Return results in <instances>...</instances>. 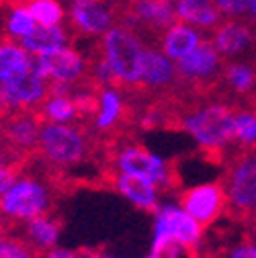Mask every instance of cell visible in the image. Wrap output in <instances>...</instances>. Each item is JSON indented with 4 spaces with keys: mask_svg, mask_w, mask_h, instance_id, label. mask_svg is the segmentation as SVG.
<instances>
[{
    "mask_svg": "<svg viewBox=\"0 0 256 258\" xmlns=\"http://www.w3.org/2000/svg\"><path fill=\"white\" fill-rule=\"evenodd\" d=\"M234 109L221 103L205 105L180 119V127L199 148L215 158L234 142Z\"/></svg>",
    "mask_w": 256,
    "mask_h": 258,
    "instance_id": "obj_1",
    "label": "cell"
},
{
    "mask_svg": "<svg viewBox=\"0 0 256 258\" xmlns=\"http://www.w3.org/2000/svg\"><path fill=\"white\" fill-rule=\"evenodd\" d=\"M35 154L55 168H72L90 154V138L86 129L76 125L43 123Z\"/></svg>",
    "mask_w": 256,
    "mask_h": 258,
    "instance_id": "obj_2",
    "label": "cell"
},
{
    "mask_svg": "<svg viewBox=\"0 0 256 258\" xmlns=\"http://www.w3.org/2000/svg\"><path fill=\"white\" fill-rule=\"evenodd\" d=\"M101 53L109 61L111 70L115 72L119 86L132 84L136 86L140 82V70H142V53L144 47L140 39L125 27H111L103 33V39L99 43Z\"/></svg>",
    "mask_w": 256,
    "mask_h": 258,
    "instance_id": "obj_3",
    "label": "cell"
},
{
    "mask_svg": "<svg viewBox=\"0 0 256 258\" xmlns=\"http://www.w3.org/2000/svg\"><path fill=\"white\" fill-rule=\"evenodd\" d=\"M51 197L49 188L37 178H17L3 195H0V219L27 221L37 215L49 213Z\"/></svg>",
    "mask_w": 256,
    "mask_h": 258,
    "instance_id": "obj_4",
    "label": "cell"
},
{
    "mask_svg": "<svg viewBox=\"0 0 256 258\" xmlns=\"http://www.w3.org/2000/svg\"><path fill=\"white\" fill-rule=\"evenodd\" d=\"M228 207L240 219H248L256 209V152L244 150L228 172Z\"/></svg>",
    "mask_w": 256,
    "mask_h": 258,
    "instance_id": "obj_5",
    "label": "cell"
},
{
    "mask_svg": "<svg viewBox=\"0 0 256 258\" xmlns=\"http://www.w3.org/2000/svg\"><path fill=\"white\" fill-rule=\"evenodd\" d=\"M156 223H154V242L152 246L164 244V242H176L188 248H197L203 236V225L188 215L180 205H158Z\"/></svg>",
    "mask_w": 256,
    "mask_h": 258,
    "instance_id": "obj_6",
    "label": "cell"
},
{
    "mask_svg": "<svg viewBox=\"0 0 256 258\" xmlns=\"http://www.w3.org/2000/svg\"><path fill=\"white\" fill-rule=\"evenodd\" d=\"M43 117L39 109H19L0 117V138H3L17 154L31 158L37 150L39 134L43 127Z\"/></svg>",
    "mask_w": 256,
    "mask_h": 258,
    "instance_id": "obj_7",
    "label": "cell"
},
{
    "mask_svg": "<svg viewBox=\"0 0 256 258\" xmlns=\"http://www.w3.org/2000/svg\"><path fill=\"white\" fill-rule=\"evenodd\" d=\"M113 164H115L117 172L150 178L158 186L160 184L170 186V182H172L166 160L140 144H130V146H123L121 150H117L113 156Z\"/></svg>",
    "mask_w": 256,
    "mask_h": 258,
    "instance_id": "obj_8",
    "label": "cell"
},
{
    "mask_svg": "<svg viewBox=\"0 0 256 258\" xmlns=\"http://www.w3.org/2000/svg\"><path fill=\"white\" fill-rule=\"evenodd\" d=\"M47 90H49V82L43 80L33 68L11 80L0 82V103H3L5 115L19 109L39 107L47 99Z\"/></svg>",
    "mask_w": 256,
    "mask_h": 258,
    "instance_id": "obj_9",
    "label": "cell"
},
{
    "mask_svg": "<svg viewBox=\"0 0 256 258\" xmlns=\"http://www.w3.org/2000/svg\"><path fill=\"white\" fill-rule=\"evenodd\" d=\"M31 68L47 82L76 84L82 80L86 72V61L74 47L61 45L53 51L39 53L37 57H33V66Z\"/></svg>",
    "mask_w": 256,
    "mask_h": 258,
    "instance_id": "obj_10",
    "label": "cell"
},
{
    "mask_svg": "<svg viewBox=\"0 0 256 258\" xmlns=\"http://www.w3.org/2000/svg\"><path fill=\"white\" fill-rule=\"evenodd\" d=\"M121 17L127 25L144 31H154L162 39L164 31L178 19L170 0H125Z\"/></svg>",
    "mask_w": 256,
    "mask_h": 258,
    "instance_id": "obj_11",
    "label": "cell"
},
{
    "mask_svg": "<svg viewBox=\"0 0 256 258\" xmlns=\"http://www.w3.org/2000/svg\"><path fill=\"white\" fill-rule=\"evenodd\" d=\"M180 207L193 215L203 228L211 225L228 207V195L223 182H205L180 195Z\"/></svg>",
    "mask_w": 256,
    "mask_h": 258,
    "instance_id": "obj_12",
    "label": "cell"
},
{
    "mask_svg": "<svg viewBox=\"0 0 256 258\" xmlns=\"http://www.w3.org/2000/svg\"><path fill=\"white\" fill-rule=\"evenodd\" d=\"M125 0H101V3H82L74 5L70 11V25L84 35H103L109 31L123 13Z\"/></svg>",
    "mask_w": 256,
    "mask_h": 258,
    "instance_id": "obj_13",
    "label": "cell"
},
{
    "mask_svg": "<svg viewBox=\"0 0 256 258\" xmlns=\"http://www.w3.org/2000/svg\"><path fill=\"white\" fill-rule=\"evenodd\" d=\"M221 68V55L211 45V41H201L193 51H188L184 57L178 59L176 74L193 84L195 88H205L209 80H215L217 72Z\"/></svg>",
    "mask_w": 256,
    "mask_h": 258,
    "instance_id": "obj_14",
    "label": "cell"
},
{
    "mask_svg": "<svg viewBox=\"0 0 256 258\" xmlns=\"http://www.w3.org/2000/svg\"><path fill=\"white\" fill-rule=\"evenodd\" d=\"M113 186L117 192L132 201L136 207L144 209V211H156L160 201H158V184L150 178L144 176H136V174H125V172H117L113 174Z\"/></svg>",
    "mask_w": 256,
    "mask_h": 258,
    "instance_id": "obj_15",
    "label": "cell"
},
{
    "mask_svg": "<svg viewBox=\"0 0 256 258\" xmlns=\"http://www.w3.org/2000/svg\"><path fill=\"white\" fill-rule=\"evenodd\" d=\"M254 31L248 23L240 21H226L217 23V29L211 37V45L217 49L219 55H238L246 51L254 43Z\"/></svg>",
    "mask_w": 256,
    "mask_h": 258,
    "instance_id": "obj_16",
    "label": "cell"
},
{
    "mask_svg": "<svg viewBox=\"0 0 256 258\" xmlns=\"http://www.w3.org/2000/svg\"><path fill=\"white\" fill-rule=\"evenodd\" d=\"M176 80V68L170 61L168 55L154 51V49H144L142 53V70H140V82L144 88H166Z\"/></svg>",
    "mask_w": 256,
    "mask_h": 258,
    "instance_id": "obj_17",
    "label": "cell"
},
{
    "mask_svg": "<svg viewBox=\"0 0 256 258\" xmlns=\"http://www.w3.org/2000/svg\"><path fill=\"white\" fill-rule=\"evenodd\" d=\"M160 43H162L164 55H168L170 59H180V57H184L188 51H193L201 43V35L197 33L195 29H190L186 23H176L174 21L164 31Z\"/></svg>",
    "mask_w": 256,
    "mask_h": 258,
    "instance_id": "obj_18",
    "label": "cell"
},
{
    "mask_svg": "<svg viewBox=\"0 0 256 258\" xmlns=\"http://www.w3.org/2000/svg\"><path fill=\"white\" fill-rule=\"evenodd\" d=\"M33 66V55L11 37L0 43V82L25 74Z\"/></svg>",
    "mask_w": 256,
    "mask_h": 258,
    "instance_id": "obj_19",
    "label": "cell"
},
{
    "mask_svg": "<svg viewBox=\"0 0 256 258\" xmlns=\"http://www.w3.org/2000/svg\"><path fill=\"white\" fill-rule=\"evenodd\" d=\"M66 31H63L59 25H37L33 27V31L31 33H27L25 37H21V45L29 51V53H47V51H53L61 45H66Z\"/></svg>",
    "mask_w": 256,
    "mask_h": 258,
    "instance_id": "obj_20",
    "label": "cell"
},
{
    "mask_svg": "<svg viewBox=\"0 0 256 258\" xmlns=\"http://www.w3.org/2000/svg\"><path fill=\"white\" fill-rule=\"evenodd\" d=\"M25 234H27V242L37 248L39 252H45L49 248H53L59 240L61 234V225L51 217V215H37L33 219L25 221Z\"/></svg>",
    "mask_w": 256,
    "mask_h": 258,
    "instance_id": "obj_21",
    "label": "cell"
},
{
    "mask_svg": "<svg viewBox=\"0 0 256 258\" xmlns=\"http://www.w3.org/2000/svg\"><path fill=\"white\" fill-rule=\"evenodd\" d=\"M123 115H125V107L121 94L115 90V86H103L99 90V109L97 115H94V127L99 132H109L115 125H119Z\"/></svg>",
    "mask_w": 256,
    "mask_h": 258,
    "instance_id": "obj_22",
    "label": "cell"
},
{
    "mask_svg": "<svg viewBox=\"0 0 256 258\" xmlns=\"http://www.w3.org/2000/svg\"><path fill=\"white\" fill-rule=\"evenodd\" d=\"M176 17L186 25L215 27L221 19V13L213 5V0H178Z\"/></svg>",
    "mask_w": 256,
    "mask_h": 258,
    "instance_id": "obj_23",
    "label": "cell"
},
{
    "mask_svg": "<svg viewBox=\"0 0 256 258\" xmlns=\"http://www.w3.org/2000/svg\"><path fill=\"white\" fill-rule=\"evenodd\" d=\"M0 7L7 11V35L13 39H21L27 33L33 31V27L37 25L35 19L31 17L25 0H0Z\"/></svg>",
    "mask_w": 256,
    "mask_h": 258,
    "instance_id": "obj_24",
    "label": "cell"
},
{
    "mask_svg": "<svg viewBox=\"0 0 256 258\" xmlns=\"http://www.w3.org/2000/svg\"><path fill=\"white\" fill-rule=\"evenodd\" d=\"M37 109L45 123H68L78 119V109L74 105V99L68 94H49Z\"/></svg>",
    "mask_w": 256,
    "mask_h": 258,
    "instance_id": "obj_25",
    "label": "cell"
},
{
    "mask_svg": "<svg viewBox=\"0 0 256 258\" xmlns=\"http://www.w3.org/2000/svg\"><path fill=\"white\" fill-rule=\"evenodd\" d=\"M25 5L37 25H59L66 17L57 0H25Z\"/></svg>",
    "mask_w": 256,
    "mask_h": 258,
    "instance_id": "obj_26",
    "label": "cell"
},
{
    "mask_svg": "<svg viewBox=\"0 0 256 258\" xmlns=\"http://www.w3.org/2000/svg\"><path fill=\"white\" fill-rule=\"evenodd\" d=\"M234 140L244 150H256V115L248 109H240L234 115Z\"/></svg>",
    "mask_w": 256,
    "mask_h": 258,
    "instance_id": "obj_27",
    "label": "cell"
},
{
    "mask_svg": "<svg viewBox=\"0 0 256 258\" xmlns=\"http://www.w3.org/2000/svg\"><path fill=\"white\" fill-rule=\"evenodd\" d=\"M223 80L236 94H248L256 86V72L246 63H232L223 72Z\"/></svg>",
    "mask_w": 256,
    "mask_h": 258,
    "instance_id": "obj_28",
    "label": "cell"
},
{
    "mask_svg": "<svg viewBox=\"0 0 256 258\" xmlns=\"http://www.w3.org/2000/svg\"><path fill=\"white\" fill-rule=\"evenodd\" d=\"M0 258H41V252L27 240L13 238L3 232L0 234Z\"/></svg>",
    "mask_w": 256,
    "mask_h": 258,
    "instance_id": "obj_29",
    "label": "cell"
},
{
    "mask_svg": "<svg viewBox=\"0 0 256 258\" xmlns=\"http://www.w3.org/2000/svg\"><path fill=\"white\" fill-rule=\"evenodd\" d=\"M213 5L219 9V13L230 17H242L250 13V0H213Z\"/></svg>",
    "mask_w": 256,
    "mask_h": 258,
    "instance_id": "obj_30",
    "label": "cell"
},
{
    "mask_svg": "<svg viewBox=\"0 0 256 258\" xmlns=\"http://www.w3.org/2000/svg\"><path fill=\"white\" fill-rule=\"evenodd\" d=\"M25 156L17 154L3 138H0V166H11V164H23L25 162Z\"/></svg>",
    "mask_w": 256,
    "mask_h": 258,
    "instance_id": "obj_31",
    "label": "cell"
},
{
    "mask_svg": "<svg viewBox=\"0 0 256 258\" xmlns=\"http://www.w3.org/2000/svg\"><path fill=\"white\" fill-rule=\"evenodd\" d=\"M23 164H11V166H0V195L17 180Z\"/></svg>",
    "mask_w": 256,
    "mask_h": 258,
    "instance_id": "obj_32",
    "label": "cell"
},
{
    "mask_svg": "<svg viewBox=\"0 0 256 258\" xmlns=\"http://www.w3.org/2000/svg\"><path fill=\"white\" fill-rule=\"evenodd\" d=\"M228 258H256V242H242L230 250Z\"/></svg>",
    "mask_w": 256,
    "mask_h": 258,
    "instance_id": "obj_33",
    "label": "cell"
},
{
    "mask_svg": "<svg viewBox=\"0 0 256 258\" xmlns=\"http://www.w3.org/2000/svg\"><path fill=\"white\" fill-rule=\"evenodd\" d=\"M82 252H76V250H66V248H49L41 254V258H80Z\"/></svg>",
    "mask_w": 256,
    "mask_h": 258,
    "instance_id": "obj_34",
    "label": "cell"
},
{
    "mask_svg": "<svg viewBox=\"0 0 256 258\" xmlns=\"http://www.w3.org/2000/svg\"><path fill=\"white\" fill-rule=\"evenodd\" d=\"M248 219H252V221H254V223H256V209H254V213H252V215H250V217H248ZM254 228H256V225H254Z\"/></svg>",
    "mask_w": 256,
    "mask_h": 258,
    "instance_id": "obj_35",
    "label": "cell"
},
{
    "mask_svg": "<svg viewBox=\"0 0 256 258\" xmlns=\"http://www.w3.org/2000/svg\"><path fill=\"white\" fill-rule=\"evenodd\" d=\"M5 115V109H3V103H0V117H3Z\"/></svg>",
    "mask_w": 256,
    "mask_h": 258,
    "instance_id": "obj_36",
    "label": "cell"
},
{
    "mask_svg": "<svg viewBox=\"0 0 256 258\" xmlns=\"http://www.w3.org/2000/svg\"><path fill=\"white\" fill-rule=\"evenodd\" d=\"M170 3H178V0H170Z\"/></svg>",
    "mask_w": 256,
    "mask_h": 258,
    "instance_id": "obj_37",
    "label": "cell"
},
{
    "mask_svg": "<svg viewBox=\"0 0 256 258\" xmlns=\"http://www.w3.org/2000/svg\"><path fill=\"white\" fill-rule=\"evenodd\" d=\"M105 258H109V256H105Z\"/></svg>",
    "mask_w": 256,
    "mask_h": 258,
    "instance_id": "obj_38",
    "label": "cell"
}]
</instances>
